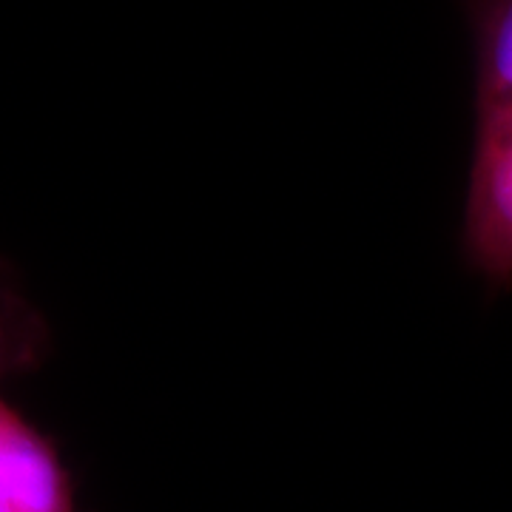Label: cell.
<instances>
[{
  "label": "cell",
  "instance_id": "6da1fadb",
  "mask_svg": "<svg viewBox=\"0 0 512 512\" xmlns=\"http://www.w3.org/2000/svg\"><path fill=\"white\" fill-rule=\"evenodd\" d=\"M476 55V134L461 256L490 291L512 285V0H464Z\"/></svg>",
  "mask_w": 512,
  "mask_h": 512
},
{
  "label": "cell",
  "instance_id": "7a4b0ae2",
  "mask_svg": "<svg viewBox=\"0 0 512 512\" xmlns=\"http://www.w3.org/2000/svg\"><path fill=\"white\" fill-rule=\"evenodd\" d=\"M0 512H77L66 461L40 427L0 396Z\"/></svg>",
  "mask_w": 512,
  "mask_h": 512
},
{
  "label": "cell",
  "instance_id": "3957f363",
  "mask_svg": "<svg viewBox=\"0 0 512 512\" xmlns=\"http://www.w3.org/2000/svg\"><path fill=\"white\" fill-rule=\"evenodd\" d=\"M46 345V322L18 291L15 279L0 271V382L23 370H35Z\"/></svg>",
  "mask_w": 512,
  "mask_h": 512
}]
</instances>
